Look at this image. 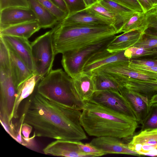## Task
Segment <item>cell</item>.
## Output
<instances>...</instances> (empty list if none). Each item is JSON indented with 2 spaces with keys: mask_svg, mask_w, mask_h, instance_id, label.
I'll return each mask as SVG.
<instances>
[{
  "mask_svg": "<svg viewBox=\"0 0 157 157\" xmlns=\"http://www.w3.org/2000/svg\"><path fill=\"white\" fill-rule=\"evenodd\" d=\"M36 90L43 96L72 109L81 111L84 106L73 78L62 69L51 70L38 82Z\"/></svg>",
  "mask_w": 157,
  "mask_h": 157,
  "instance_id": "obj_4",
  "label": "cell"
},
{
  "mask_svg": "<svg viewBox=\"0 0 157 157\" xmlns=\"http://www.w3.org/2000/svg\"><path fill=\"white\" fill-rule=\"evenodd\" d=\"M157 103V94L154 95L150 100V105L153 103Z\"/></svg>",
  "mask_w": 157,
  "mask_h": 157,
  "instance_id": "obj_45",
  "label": "cell"
},
{
  "mask_svg": "<svg viewBox=\"0 0 157 157\" xmlns=\"http://www.w3.org/2000/svg\"><path fill=\"white\" fill-rule=\"evenodd\" d=\"M86 9L91 13L106 21L116 28L117 18L116 16L98 1Z\"/></svg>",
  "mask_w": 157,
  "mask_h": 157,
  "instance_id": "obj_28",
  "label": "cell"
},
{
  "mask_svg": "<svg viewBox=\"0 0 157 157\" xmlns=\"http://www.w3.org/2000/svg\"><path fill=\"white\" fill-rule=\"evenodd\" d=\"M124 51L111 52L106 48L93 55L85 63L82 71L92 73L98 68L109 63L116 61L130 60L124 55Z\"/></svg>",
  "mask_w": 157,
  "mask_h": 157,
  "instance_id": "obj_14",
  "label": "cell"
},
{
  "mask_svg": "<svg viewBox=\"0 0 157 157\" xmlns=\"http://www.w3.org/2000/svg\"><path fill=\"white\" fill-rule=\"evenodd\" d=\"M59 23L64 26L111 25L106 21L91 13L86 8L69 14L65 19Z\"/></svg>",
  "mask_w": 157,
  "mask_h": 157,
  "instance_id": "obj_17",
  "label": "cell"
},
{
  "mask_svg": "<svg viewBox=\"0 0 157 157\" xmlns=\"http://www.w3.org/2000/svg\"><path fill=\"white\" fill-rule=\"evenodd\" d=\"M156 149H157V148H156Z\"/></svg>",
  "mask_w": 157,
  "mask_h": 157,
  "instance_id": "obj_47",
  "label": "cell"
},
{
  "mask_svg": "<svg viewBox=\"0 0 157 157\" xmlns=\"http://www.w3.org/2000/svg\"><path fill=\"white\" fill-rule=\"evenodd\" d=\"M153 7L157 6V0H150Z\"/></svg>",
  "mask_w": 157,
  "mask_h": 157,
  "instance_id": "obj_46",
  "label": "cell"
},
{
  "mask_svg": "<svg viewBox=\"0 0 157 157\" xmlns=\"http://www.w3.org/2000/svg\"><path fill=\"white\" fill-rule=\"evenodd\" d=\"M144 33L140 30H135L115 36L110 42L106 48L111 52L124 51L138 41Z\"/></svg>",
  "mask_w": 157,
  "mask_h": 157,
  "instance_id": "obj_18",
  "label": "cell"
},
{
  "mask_svg": "<svg viewBox=\"0 0 157 157\" xmlns=\"http://www.w3.org/2000/svg\"><path fill=\"white\" fill-rule=\"evenodd\" d=\"M76 90L85 103L89 101L96 91L92 73L82 72L73 78Z\"/></svg>",
  "mask_w": 157,
  "mask_h": 157,
  "instance_id": "obj_20",
  "label": "cell"
},
{
  "mask_svg": "<svg viewBox=\"0 0 157 157\" xmlns=\"http://www.w3.org/2000/svg\"><path fill=\"white\" fill-rule=\"evenodd\" d=\"M41 28H53L59 22L57 18L37 0H27Z\"/></svg>",
  "mask_w": 157,
  "mask_h": 157,
  "instance_id": "obj_21",
  "label": "cell"
},
{
  "mask_svg": "<svg viewBox=\"0 0 157 157\" xmlns=\"http://www.w3.org/2000/svg\"><path fill=\"white\" fill-rule=\"evenodd\" d=\"M129 61L110 63L96 70L107 75L117 82L120 86L128 78L145 81H157V73L131 68L129 66Z\"/></svg>",
  "mask_w": 157,
  "mask_h": 157,
  "instance_id": "obj_7",
  "label": "cell"
},
{
  "mask_svg": "<svg viewBox=\"0 0 157 157\" xmlns=\"http://www.w3.org/2000/svg\"><path fill=\"white\" fill-rule=\"evenodd\" d=\"M121 86L146 96L149 101L157 94V81H145L128 78L123 82Z\"/></svg>",
  "mask_w": 157,
  "mask_h": 157,
  "instance_id": "obj_23",
  "label": "cell"
},
{
  "mask_svg": "<svg viewBox=\"0 0 157 157\" xmlns=\"http://www.w3.org/2000/svg\"><path fill=\"white\" fill-rule=\"evenodd\" d=\"M125 144L128 148L141 155L149 154L157 148V129L140 131L133 136L131 140Z\"/></svg>",
  "mask_w": 157,
  "mask_h": 157,
  "instance_id": "obj_13",
  "label": "cell"
},
{
  "mask_svg": "<svg viewBox=\"0 0 157 157\" xmlns=\"http://www.w3.org/2000/svg\"><path fill=\"white\" fill-rule=\"evenodd\" d=\"M115 36L78 51H69L63 53L61 63L65 71L74 78L82 72L84 65L94 53L106 48Z\"/></svg>",
  "mask_w": 157,
  "mask_h": 157,
  "instance_id": "obj_6",
  "label": "cell"
},
{
  "mask_svg": "<svg viewBox=\"0 0 157 157\" xmlns=\"http://www.w3.org/2000/svg\"><path fill=\"white\" fill-rule=\"evenodd\" d=\"M147 26L144 33L157 35V6L145 13Z\"/></svg>",
  "mask_w": 157,
  "mask_h": 157,
  "instance_id": "obj_31",
  "label": "cell"
},
{
  "mask_svg": "<svg viewBox=\"0 0 157 157\" xmlns=\"http://www.w3.org/2000/svg\"><path fill=\"white\" fill-rule=\"evenodd\" d=\"M8 49L10 56L11 76L17 90L21 83L34 74V72L27 66L15 52Z\"/></svg>",
  "mask_w": 157,
  "mask_h": 157,
  "instance_id": "obj_19",
  "label": "cell"
},
{
  "mask_svg": "<svg viewBox=\"0 0 157 157\" xmlns=\"http://www.w3.org/2000/svg\"><path fill=\"white\" fill-rule=\"evenodd\" d=\"M77 143L80 150L90 157L100 156L105 155L101 151L96 148L89 143L84 144L79 141Z\"/></svg>",
  "mask_w": 157,
  "mask_h": 157,
  "instance_id": "obj_34",
  "label": "cell"
},
{
  "mask_svg": "<svg viewBox=\"0 0 157 157\" xmlns=\"http://www.w3.org/2000/svg\"><path fill=\"white\" fill-rule=\"evenodd\" d=\"M41 28L36 20L11 26L0 30V35L10 36L28 39Z\"/></svg>",
  "mask_w": 157,
  "mask_h": 157,
  "instance_id": "obj_22",
  "label": "cell"
},
{
  "mask_svg": "<svg viewBox=\"0 0 157 157\" xmlns=\"http://www.w3.org/2000/svg\"><path fill=\"white\" fill-rule=\"evenodd\" d=\"M148 50L149 49L132 46L125 50L124 54L125 57L130 60L143 57Z\"/></svg>",
  "mask_w": 157,
  "mask_h": 157,
  "instance_id": "obj_35",
  "label": "cell"
},
{
  "mask_svg": "<svg viewBox=\"0 0 157 157\" xmlns=\"http://www.w3.org/2000/svg\"><path fill=\"white\" fill-rule=\"evenodd\" d=\"M13 7L29 8L27 0H0V10Z\"/></svg>",
  "mask_w": 157,
  "mask_h": 157,
  "instance_id": "obj_36",
  "label": "cell"
},
{
  "mask_svg": "<svg viewBox=\"0 0 157 157\" xmlns=\"http://www.w3.org/2000/svg\"><path fill=\"white\" fill-rule=\"evenodd\" d=\"M53 29L31 43L34 73L40 79L52 70L56 55L52 43Z\"/></svg>",
  "mask_w": 157,
  "mask_h": 157,
  "instance_id": "obj_5",
  "label": "cell"
},
{
  "mask_svg": "<svg viewBox=\"0 0 157 157\" xmlns=\"http://www.w3.org/2000/svg\"><path fill=\"white\" fill-rule=\"evenodd\" d=\"M0 70L11 75V61L9 49L3 40L0 38Z\"/></svg>",
  "mask_w": 157,
  "mask_h": 157,
  "instance_id": "obj_29",
  "label": "cell"
},
{
  "mask_svg": "<svg viewBox=\"0 0 157 157\" xmlns=\"http://www.w3.org/2000/svg\"><path fill=\"white\" fill-rule=\"evenodd\" d=\"M50 11L60 22L65 19L68 13L58 8L52 0H37Z\"/></svg>",
  "mask_w": 157,
  "mask_h": 157,
  "instance_id": "obj_32",
  "label": "cell"
},
{
  "mask_svg": "<svg viewBox=\"0 0 157 157\" xmlns=\"http://www.w3.org/2000/svg\"><path fill=\"white\" fill-rule=\"evenodd\" d=\"M119 92L130 106L138 124H142L149 111L150 105L148 99L138 92L122 86Z\"/></svg>",
  "mask_w": 157,
  "mask_h": 157,
  "instance_id": "obj_10",
  "label": "cell"
},
{
  "mask_svg": "<svg viewBox=\"0 0 157 157\" xmlns=\"http://www.w3.org/2000/svg\"><path fill=\"white\" fill-rule=\"evenodd\" d=\"M84 1L87 8L95 2H98V0H84Z\"/></svg>",
  "mask_w": 157,
  "mask_h": 157,
  "instance_id": "obj_44",
  "label": "cell"
},
{
  "mask_svg": "<svg viewBox=\"0 0 157 157\" xmlns=\"http://www.w3.org/2000/svg\"><path fill=\"white\" fill-rule=\"evenodd\" d=\"M96 91H113L119 92L121 86L116 81L101 72L92 73Z\"/></svg>",
  "mask_w": 157,
  "mask_h": 157,
  "instance_id": "obj_26",
  "label": "cell"
},
{
  "mask_svg": "<svg viewBox=\"0 0 157 157\" xmlns=\"http://www.w3.org/2000/svg\"><path fill=\"white\" fill-rule=\"evenodd\" d=\"M0 121L12 123L17 90L11 76L0 72Z\"/></svg>",
  "mask_w": 157,
  "mask_h": 157,
  "instance_id": "obj_8",
  "label": "cell"
},
{
  "mask_svg": "<svg viewBox=\"0 0 157 157\" xmlns=\"http://www.w3.org/2000/svg\"><path fill=\"white\" fill-rule=\"evenodd\" d=\"M0 37L8 48L15 52L27 66L34 72L31 43L28 39L6 35H0Z\"/></svg>",
  "mask_w": 157,
  "mask_h": 157,
  "instance_id": "obj_15",
  "label": "cell"
},
{
  "mask_svg": "<svg viewBox=\"0 0 157 157\" xmlns=\"http://www.w3.org/2000/svg\"><path fill=\"white\" fill-rule=\"evenodd\" d=\"M136 12L144 13L137 0H111Z\"/></svg>",
  "mask_w": 157,
  "mask_h": 157,
  "instance_id": "obj_38",
  "label": "cell"
},
{
  "mask_svg": "<svg viewBox=\"0 0 157 157\" xmlns=\"http://www.w3.org/2000/svg\"><path fill=\"white\" fill-rule=\"evenodd\" d=\"M82 111L80 123L90 136L128 139L138 127L137 121L89 101L85 102Z\"/></svg>",
  "mask_w": 157,
  "mask_h": 157,
  "instance_id": "obj_2",
  "label": "cell"
},
{
  "mask_svg": "<svg viewBox=\"0 0 157 157\" xmlns=\"http://www.w3.org/2000/svg\"><path fill=\"white\" fill-rule=\"evenodd\" d=\"M147 26L145 13L136 12L123 24L117 33L135 30L144 32Z\"/></svg>",
  "mask_w": 157,
  "mask_h": 157,
  "instance_id": "obj_27",
  "label": "cell"
},
{
  "mask_svg": "<svg viewBox=\"0 0 157 157\" xmlns=\"http://www.w3.org/2000/svg\"><path fill=\"white\" fill-rule=\"evenodd\" d=\"M143 57L157 59V47L149 49L148 52L144 55Z\"/></svg>",
  "mask_w": 157,
  "mask_h": 157,
  "instance_id": "obj_43",
  "label": "cell"
},
{
  "mask_svg": "<svg viewBox=\"0 0 157 157\" xmlns=\"http://www.w3.org/2000/svg\"><path fill=\"white\" fill-rule=\"evenodd\" d=\"M40 79L34 73L18 86L13 113V118L18 117V111L20 104L24 99L32 94Z\"/></svg>",
  "mask_w": 157,
  "mask_h": 157,
  "instance_id": "obj_24",
  "label": "cell"
},
{
  "mask_svg": "<svg viewBox=\"0 0 157 157\" xmlns=\"http://www.w3.org/2000/svg\"><path fill=\"white\" fill-rule=\"evenodd\" d=\"M142 125L140 131L157 129V103L150 105L148 114Z\"/></svg>",
  "mask_w": 157,
  "mask_h": 157,
  "instance_id": "obj_30",
  "label": "cell"
},
{
  "mask_svg": "<svg viewBox=\"0 0 157 157\" xmlns=\"http://www.w3.org/2000/svg\"><path fill=\"white\" fill-rule=\"evenodd\" d=\"M98 0L99 1V0Z\"/></svg>",
  "mask_w": 157,
  "mask_h": 157,
  "instance_id": "obj_48",
  "label": "cell"
},
{
  "mask_svg": "<svg viewBox=\"0 0 157 157\" xmlns=\"http://www.w3.org/2000/svg\"><path fill=\"white\" fill-rule=\"evenodd\" d=\"M64 0L68 8L69 14L79 11L87 8L84 0Z\"/></svg>",
  "mask_w": 157,
  "mask_h": 157,
  "instance_id": "obj_37",
  "label": "cell"
},
{
  "mask_svg": "<svg viewBox=\"0 0 157 157\" xmlns=\"http://www.w3.org/2000/svg\"><path fill=\"white\" fill-rule=\"evenodd\" d=\"M89 101L137 121L130 106L120 92L96 91Z\"/></svg>",
  "mask_w": 157,
  "mask_h": 157,
  "instance_id": "obj_9",
  "label": "cell"
},
{
  "mask_svg": "<svg viewBox=\"0 0 157 157\" xmlns=\"http://www.w3.org/2000/svg\"><path fill=\"white\" fill-rule=\"evenodd\" d=\"M81 113L53 101L36 90L26 103L22 115L23 123L33 128L35 137L77 141L87 139L80 123Z\"/></svg>",
  "mask_w": 157,
  "mask_h": 157,
  "instance_id": "obj_1",
  "label": "cell"
},
{
  "mask_svg": "<svg viewBox=\"0 0 157 157\" xmlns=\"http://www.w3.org/2000/svg\"><path fill=\"white\" fill-rule=\"evenodd\" d=\"M129 66L131 68L136 69L157 73V67H149L136 64L130 60L129 63Z\"/></svg>",
  "mask_w": 157,
  "mask_h": 157,
  "instance_id": "obj_40",
  "label": "cell"
},
{
  "mask_svg": "<svg viewBox=\"0 0 157 157\" xmlns=\"http://www.w3.org/2000/svg\"><path fill=\"white\" fill-rule=\"evenodd\" d=\"M52 0L58 8L63 11L69 14L68 8L64 0Z\"/></svg>",
  "mask_w": 157,
  "mask_h": 157,
  "instance_id": "obj_42",
  "label": "cell"
},
{
  "mask_svg": "<svg viewBox=\"0 0 157 157\" xmlns=\"http://www.w3.org/2000/svg\"><path fill=\"white\" fill-rule=\"evenodd\" d=\"M36 20L29 8L13 7L0 10V30L27 22Z\"/></svg>",
  "mask_w": 157,
  "mask_h": 157,
  "instance_id": "obj_12",
  "label": "cell"
},
{
  "mask_svg": "<svg viewBox=\"0 0 157 157\" xmlns=\"http://www.w3.org/2000/svg\"><path fill=\"white\" fill-rule=\"evenodd\" d=\"M132 46L146 49L157 47V35L144 33L141 39Z\"/></svg>",
  "mask_w": 157,
  "mask_h": 157,
  "instance_id": "obj_33",
  "label": "cell"
},
{
  "mask_svg": "<svg viewBox=\"0 0 157 157\" xmlns=\"http://www.w3.org/2000/svg\"><path fill=\"white\" fill-rule=\"evenodd\" d=\"M98 2L116 16L117 33L123 24L136 12L111 0H99Z\"/></svg>",
  "mask_w": 157,
  "mask_h": 157,
  "instance_id": "obj_25",
  "label": "cell"
},
{
  "mask_svg": "<svg viewBox=\"0 0 157 157\" xmlns=\"http://www.w3.org/2000/svg\"><path fill=\"white\" fill-rule=\"evenodd\" d=\"M143 8L144 12L146 13L153 8L150 0H137Z\"/></svg>",
  "mask_w": 157,
  "mask_h": 157,
  "instance_id": "obj_41",
  "label": "cell"
},
{
  "mask_svg": "<svg viewBox=\"0 0 157 157\" xmlns=\"http://www.w3.org/2000/svg\"><path fill=\"white\" fill-rule=\"evenodd\" d=\"M90 144L105 155L123 154L140 156L139 153L128 148L122 139L110 136L96 137Z\"/></svg>",
  "mask_w": 157,
  "mask_h": 157,
  "instance_id": "obj_11",
  "label": "cell"
},
{
  "mask_svg": "<svg viewBox=\"0 0 157 157\" xmlns=\"http://www.w3.org/2000/svg\"><path fill=\"white\" fill-rule=\"evenodd\" d=\"M77 141L56 140L48 144L43 150L44 153L65 157H90L80 149Z\"/></svg>",
  "mask_w": 157,
  "mask_h": 157,
  "instance_id": "obj_16",
  "label": "cell"
},
{
  "mask_svg": "<svg viewBox=\"0 0 157 157\" xmlns=\"http://www.w3.org/2000/svg\"><path fill=\"white\" fill-rule=\"evenodd\" d=\"M52 29V43L56 55L78 51L118 34L116 28L112 25L64 26L59 22Z\"/></svg>",
  "mask_w": 157,
  "mask_h": 157,
  "instance_id": "obj_3",
  "label": "cell"
},
{
  "mask_svg": "<svg viewBox=\"0 0 157 157\" xmlns=\"http://www.w3.org/2000/svg\"><path fill=\"white\" fill-rule=\"evenodd\" d=\"M132 63L149 67H157V59H151L136 58L130 60Z\"/></svg>",
  "mask_w": 157,
  "mask_h": 157,
  "instance_id": "obj_39",
  "label": "cell"
}]
</instances>
